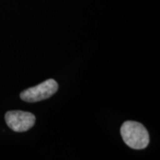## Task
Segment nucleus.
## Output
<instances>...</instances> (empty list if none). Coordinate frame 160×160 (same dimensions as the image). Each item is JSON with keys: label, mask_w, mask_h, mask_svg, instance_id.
Listing matches in <instances>:
<instances>
[{"label": "nucleus", "mask_w": 160, "mask_h": 160, "mask_svg": "<svg viewBox=\"0 0 160 160\" xmlns=\"http://www.w3.org/2000/svg\"><path fill=\"white\" fill-rule=\"evenodd\" d=\"M6 125L12 131L23 132L29 130L36 123V117L30 112L12 110L6 112L5 116Z\"/></svg>", "instance_id": "3"}, {"label": "nucleus", "mask_w": 160, "mask_h": 160, "mask_svg": "<svg viewBox=\"0 0 160 160\" xmlns=\"http://www.w3.org/2000/svg\"><path fill=\"white\" fill-rule=\"evenodd\" d=\"M120 133L125 143L132 149H143L149 145V132L141 123L126 121L120 128Z\"/></svg>", "instance_id": "1"}, {"label": "nucleus", "mask_w": 160, "mask_h": 160, "mask_svg": "<svg viewBox=\"0 0 160 160\" xmlns=\"http://www.w3.org/2000/svg\"><path fill=\"white\" fill-rule=\"evenodd\" d=\"M57 82L50 78L38 86L30 87L22 91L20 94V97L24 102H37L50 98L57 92Z\"/></svg>", "instance_id": "2"}]
</instances>
